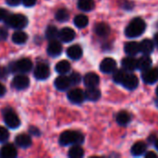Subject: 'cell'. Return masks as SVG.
<instances>
[{
  "mask_svg": "<svg viewBox=\"0 0 158 158\" xmlns=\"http://www.w3.org/2000/svg\"><path fill=\"white\" fill-rule=\"evenodd\" d=\"M146 25L143 19L135 18L133 19L125 30V34L129 38H136L142 35L145 31Z\"/></svg>",
  "mask_w": 158,
  "mask_h": 158,
  "instance_id": "obj_1",
  "label": "cell"
},
{
  "mask_svg": "<svg viewBox=\"0 0 158 158\" xmlns=\"http://www.w3.org/2000/svg\"><path fill=\"white\" fill-rule=\"evenodd\" d=\"M84 142L82 133L74 131H66L61 133L59 137V143L63 146L70 144H81Z\"/></svg>",
  "mask_w": 158,
  "mask_h": 158,
  "instance_id": "obj_2",
  "label": "cell"
},
{
  "mask_svg": "<svg viewBox=\"0 0 158 158\" xmlns=\"http://www.w3.org/2000/svg\"><path fill=\"white\" fill-rule=\"evenodd\" d=\"M4 20L6 25L17 30L23 29L28 24L27 18L21 14H7V16Z\"/></svg>",
  "mask_w": 158,
  "mask_h": 158,
  "instance_id": "obj_3",
  "label": "cell"
},
{
  "mask_svg": "<svg viewBox=\"0 0 158 158\" xmlns=\"http://www.w3.org/2000/svg\"><path fill=\"white\" fill-rule=\"evenodd\" d=\"M32 69V62L29 58H21L15 63L10 64L9 69L12 72L19 71L21 73L29 72Z\"/></svg>",
  "mask_w": 158,
  "mask_h": 158,
  "instance_id": "obj_4",
  "label": "cell"
},
{
  "mask_svg": "<svg viewBox=\"0 0 158 158\" xmlns=\"http://www.w3.org/2000/svg\"><path fill=\"white\" fill-rule=\"evenodd\" d=\"M4 120H5L6 125L9 129H13V130L17 129L20 125L19 117L11 109H6V111L4 113Z\"/></svg>",
  "mask_w": 158,
  "mask_h": 158,
  "instance_id": "obj_5",
  "label": "cell"
},
{
  "mask_svg": "<svg viewBox=\"0 0 158 158\" xmlns=\"http://www.w3.org/2000/svg\"><path fill=\"white\" fill-rule=\"evenodd\" d=\"M68 98L73 104H81L85 100V94L81 89L75 88L68 93Z\"/></svg>",
  "mask_w": 158,
  "mask_h": 158,
  "instance_id": "obj_6",
  "label": "cell"
},
{
  "mask_svg": "<svg viewBox=\"0 0 158 158\" xmlns=\"http://www.w3.org/2000/svg\"><path fill=\"white\" fill-rule=\"evenodd\" d=\"M143 81L147 84H154L158 81V68L148 69L142 75Z\"/></svg>",
  "mask_w": 158,
  "mask_h": 158,
  "instance_id": "obj_7",
  "label": "cell"
},
{
  "mask_svg": "<svg viewBox=\"0 0 158 158\" xmlns=\"http://www.w3.org/2000/svg\"><path fill=\"white\" fill-rule=\"evenodd\" d=\"M121 84L123 85L124 88L128 90H134L138 87L139 84V80L136 75L132 73H127L125 78L123 79Z\"/></svg>",
  "mask_w": 158,
  "mask_h": 158,
  "instance_id": "obj_8",
  "label": "cell"
},
{
  "mask_svg": "<svg viewBox=\"0 0 158 158\" xmlns=\"http://www.w3.org/2000/svg\"><path fill=\"white\" fill-rule=\"evenodd\" d=\"M30 84V80L25 75H17L12 81V86L17 90H24L28 88Z\"/></svg>",
  "mask_w": 158,
  "mask_h": 158,
  "instance_id": "obj_9",
  "label": "cell"
},
{
  "mask_svg": "<svg viewBox=\"0 0 158 158\" xmlns=\"http://www.w3.org/2000/svg\"><path fill=\"white\" fill-rule=\"evenodd\" d=\"M117 63L111 57H106L100 63V70L104 73H111L116 70Z\"/></svg>",
  "mask_w": 158,
  "mask_h": 158,
  "instance_id": "obj_10",
  "label": "cell"
},
{
  "mask_svg": "<svg viewBox=\"0 0 158 158\" xmlns=\"http://www.w3.org/2000/svg\"><path fill=\"white\" fill-rule=\"evenodd\" d=\"M34 76L37 80H46L50 76V69L45 64H39L34 69Z\"/></svg>",
  "mask_w": 158,
  "mask_h": 158,
  "instance_id": "obj_11",
  "label": "cell"
},
{
  "mask_svg": "<svg viewBox=\"0 0 158 158\" xmlns=\"http://www.w3.org/2000/svg\"><path fill=\"white\" fill-rule=\"evenodd\" d=\"M71 85L69 77L65 76L64 74H61V76L57 77L55 80V86L58 91H66L68 90Z\"/></svg>",
  "mask_w": 158,
  "mask_h": 158,
  "instance_id": "obj_12",
  "label": "cell"
},
{
  "mask_svg": "<svg viewBox=\"0 0 158 158\" xmlns=\"http://www.w3.org/2000/svg\"><path fill=\"white\" fill-rule=\"evenodd\" d=\"M75 36L76 34H75L74 30H72L71 28H68V27L63 28L58 32V38L64 43H69L73 41Z\"/></svg>",
  "mask_w": 158,
  "mask_h": 158,
  "instance_id": "obj_13",
  "label": "cell"
},
{
  "mask_svg": "<svg viewBox=\"0 0 158 158\" xmlns=\"http://www.w3.org/2000/svg\"><path fill=\"white\" fill-rule=\"evenodd\" d=\"M121 65L126 71H133L136 69H138V59L134 58L131 56H129L128 57L123 58Z\"/></svg>",
  "mask_w": 158,
  "mask_h": 158,
  "instance_id": "obj_14",
  "label": "cell"
},
{
  "mask_svg": "<svg viewBox=\"0 0 158 158\" xmlns=\"http://www.w3.org/2000/svg\"><path fill=\"white\" fill-rule=\"evenodd\" d=\"M83 82H84V84H85V86L87 88H89V87H96L100 82V79H99V77H98V75L96 73L89 72L84 76Z\"/></svg>",
  "mask_w": 158,
  "mask_h": 158,
  "instance_id": "obj_15",
  "label": "cell"
},
{
  "mask_svg": "<svg viewBox=\"0 0 158 158\" xmlns=\"http://www.w3.org/2000/svg\"><path fill=\"white\" fill-rule=\"evenodd\" d=\"M47 53L51 56H58L62 53V45L58 41L52 40L47 46Z\"/></svg>",
  "mask_w": 158,
  "mask_h": 158,
  "instance_id": "obj_16",
  "label": "cell"
},
{
  "mask_svg": "<svg viewBox=\"0 0 158 158\" xmlns=\"http://www.w3.org/2000/svg\"><path fill=\"white\" fill-rule=\"evenodd\" d=\"M67 55L69 58L73 59V60H78L82 56V49L80 45L78 44H74L71 45L68 48L67 50Z\"/></svg>",
  "mask_w": 158,
  "mask_h": 158,
  "instance_id": "obj_17",
  "label": "cell"
},
{
  "mask_svg": "<svg viewBox=\"0 0 158 158\" xmlns=\"http://www.w3.org/2000/svg\"><path fill=\"white\" fill-rule=\"evenodd\" d=\"M17 150L12 144H6L0 151V156L3 158H14L17 156Z\"/></svg>",
  "mask_w": 158,
  "mask_h": 158,
  "instance_id": "obj_18",
  "label": "cell"
},
{
  "mask_svg": "<svg viewBox=\"0 0 158 158\" xmlns=\"http://www.w3.org/2000/svg\"><path fill=\"white\" fill-rule=\"evenodd\" d=\"M124 51L127 55L134 56L137 54H139L141 52L140 50V44L137 42H129L125 44L124 47Z\"/></svg>",
  "mask_w": 158,
  "mask_h": 158,
  "instance_id": "obj_19",
  "label": "cell"
},
{
  "mask_svg": "<svg viewBox=\"0 0 158 158\" xmlns=\"http://www.w3.org/2000/svg\"><path fill=\"white\" fill-rule=\"evenodd\" d=\"M84 94H85V99H87L89 101H93V102L99 100L101 97V92L96 87L87 88V90L84 92Z\"/></svg>",
  "mask_w": 158,
  "mask_h": 158,
  "instance_id": "obj_20",
  "label": "cell"
},
{
  "mask_svg": "<svg viewBox=\"0 0 158 158\" xmlns=\"http://www.w3.org/2000/svg\"><path fill=\"white\" fill-rule=\"evenodd\" d=\"M155 48V44L152 40L150 39H144L141 44H140V50L141 53H143V55H151V53H153Z\"/></svg>",
  "mask_w": 158,
  "mask_h": 158,
  "instance_id": "obj_21",
  "label": "cell"
},
{
  "mask_svg": "<svg viewBox=\"0 0 158 158\" xmlns=\"http://www.w3.org/2000/svg\"><path fill=\"white\" fill-rule=\"evenodd\" d=\"M16 144L21 148H28L31 145V138L27 134H19L15 139Z\"/></svg>",
  "mask_w": 158,
  "mask_h": 158,
  "instance_id": "obj_22",
  "label": "cell"
},
{
  "mask_svg": "<svg viewBox=\"0 0 158 158\" xmlns=\"http://www.w3.org/2000/svg\"><path fill=\"white\" fill-rule=\"evenodd\" d=\"M147 146L143 142H138L134 143L131 147V155L134 156H141L146 153Z\"/></svg>",
  "mask_w": 158,
  "mask_h": 158,
  "instance_id": "obj_23",
  "label": "cell"
},
{
  "mask_svg": "<svg viewBox=\"0 0 158 158\" xmlns=\"http://www.w3.org/2000/svg\"><path fill=\"white\" fill-rule=\"evenodd\" d=\"M151 66H152V59L150 58L149 56L143 55V56H141L138 59V69L144 71V70L150 69Z\"/></svg>",
  "mask_w": 158,
  "mask_h": 158,
  "instance_id": "obj_24",
  "label": "cell"
},
{
  "mask_svg": "<svg viewBox=\"0 0 158 158\" xmlns=\"http://www.w3.org/2000/svg\"><path fill=\"white\" fill-rule=\"evenodd\" d=\"M94 32L101 37H106L110 32V28L106 23H98L94 27Z\"/></svg>",
  "mask_w": 158,
  "mask_h": 158,
  "instance_id": "obj_25",
  "label": "cell"
},
{
  "mask_svg": "<svg viewBox=\"0 0 158 158\" xmlns=\"http://www.w3.org/2000/svg\"><path fill=\"white\" fill-rule=\"evenodd\" d=\"M131 115L127 111H120L117 115V122L121 126H126L131 122Z\"/></svg>",
  "mask_w": 158,
  "mask_h": 158,
  "instance_id": "obj_26",
  "label": "cell"
},
{
  "mask_svg": "<svg viewBox=\"0 0 158 158\" xmlns=\"http://www.w3.org/2000/svg\"><path fill=\"white\" fill-rule=\"evenodd\" d=\"M27 40H28V35L22 31H18L14 32L12 35V41H13V43H15L17 44H22L26 43Z\"/></svg>",
  "mask_w": 158,
  "mask_h": 158,
  "instance_id": "obj_27",
  "label": "cell"
},
{
  "mask_svg": "<svg viewBox=\"0 0 158 158\" xmlns=\"http://www.w3.org/2000/svg\"><path fill=\"white\" fill-rule=\"evenodd\" d=\"M84 156V150L80 144H74L69 151V156L70 158H81Z\"/></svg>",
  "mask_w": 158,
  "mask_h": 158,
  "instance_id": "obj_28",
  "label": "cell"
},
{
  "mask_svg": "<svg viewBox=\"0 0 158 158\" xmlns=\"http://www.w3.org/2000/svg\"><path fill=\"white\" fill-rule=\"evenodd\" d=\"M56 70L59 74H66L70 70V64L67 60H61L56 65Z\"/></svg>",
  "mask_w": 158,
  "mask_h": 158,
  "instance_id": "obj_29",
  "label": "cell"
},
{
  "mask_svg": "<svg viewBox=\"0 0 158 158\" xmlns=\"http://www.w3.org/2000/svg\"><path fill=\"white\" fill-rule=\"evenodd\" d=\"M78 7L82 11H91L94 8V0H79Z\"/></svg>",
  "mask_w": 158,
  "mask_h": 158,
  "instance_id": "obj_30",
  "label": "cell"
},
{
  "mask_svg": "<svg viewBox=\"0 0 158 158\" xmlns=\"http://www.w3.org/2000/svg\"><path fill=\"white\" fill-rule=\"evenodd\" d=\"M88 23H89V19L85 15L80 14L74 18V24L76 27H78L80 29L85 28L88 25Z\"/></svg>",
  "mask_w": 158,
  "mask_h": 158,
  "instance_id": "obj_31",
  "label": "cell"
},
{
  "mask_svg": "<svg viewBox=\"0 0 158 158\" xmlns=\"http://www.w3.org/2000/svg\"><path fill=\"white\" fill-rule=\"evenodd\" d=\"M58 30L56 29V27L55 26H48L46 31H45V36L48 40H55L56 37H58Z\"/></svg>",
  "mask_w": 158,
  "mask_h": 158,
  "instance_id": "obj_32",
  "label": "cell"
},
{
  "mask_svg": "<svg viewBox=\"0 0 158 158\" xmlns=\"http://www.w3.org/2000/svg\"><path fill=\"white\" fill-rule=\"evenodd\" d=\"M128 72L124 69H116L115 72H114V75H113V80L116 83H118V84H121L123 79L125 78L126 74Z\"/></svg>",
  "mask_w": 158,
  "mask_h": 158,
  "instance_id": "obj_33",
  "label": "cell"
},
{
  "mask_svg": "<svg viewBox=\"0 0 158 158\" xmlns=\"http://www.w3.org/2000/svg\"><path fill=\"white\" fill-rule=\"evenodd\" d=\"M69 13L65 8L58 9L56 13V20H58L60 22L67 21L69 19Z\"/></svg>",
  "mask_w": 158,
  "mask_h": 158,
  "instance_id": "obj_34",
  "label": "cell"
},
{
  "mask_svg": "<svg viewBox=\"0 0 158 158\" xmlns=\"http://www.w3.org/2000/svg\"><path fill=\"white\" fill-rule=\"evenodd\" d=\"M69 80L71 82V85H77L81 81V76L79 72H72L69 75Z\"/></svg>",
  "mask_w": 158,
  "mask_h": 158,
  "instance_id": "obj_35",
  "label": "cell"
},
{
  "mask_svg": "<svg viewBox=\"0 0 158 158\" xmlns=\"http://www.w3.org/2000/svg\"><path fill=\"white\" fill-rule=\"evenodd\" d=\"M9 138V132L8 131L4 128V127H0V143H6Z\"/></svg>",
  "mask_w": 158,
  "mask_h": 158,
  "instance_id": "obj_36",
  "label": "cell"
},
{
  "mask_svg": "<svg viewBox=\"0 0 158 158\" xmlns=\"http://www.w3.org/2000/svg\"><path fill=\"white\" fill-rule=\"evenodd\" d=\"M8 75V69L5 67H0V79L4 80Z\"/></svg>",
  "mask_w": 158,
  "mask_h": 158,
  "instance_id": "obj_37",
  "label": "cell"
},
{
  "mask_svg": "<svg viewBox=\"0 0 158 158\" xmlns=\"http://www.w3.org/2000/svg\"><path fill=\"white\" fill-rule=\"evenodd\" d=\"M7 31L5 28H0V41H5L7 38Z\"/></svg>",
  "mask_w": 158,
  "mask_h": 158,
  "instance_id": "obj_38",
  "label": "cell"
},
{
  "mask_svg": "<svg viewBox=\"0 0 158 158\" xmlns=\"http://www.w3.org/2000/svg\"><path fill=\"white\" fill-rule=\"evenodd\" d=\"M37 0H22V4L25 6H32L36 4Z\"/></svg>",
  "mask_w": 158,
  "mask_h": 158,
  "instance_id": "obj_39",
  "label": "cell"
},
{
  "mask_svg": "<svg viewBox=\"0 0 158 158\" xmlns=\"http://www.w3.org/2000/svg\"><path fill=\"white\" fill-rule=\"evenodd\" d=\"M6 1L7 5L14 6H18V5H19V4H20V2H21L22 0H6Z\"/></svg>",
  "mask_w": 158,
  "mask_h": 158,
  "instance_id": "obj_40",
  "label": "cell"
},
{
  "mask_svg": "<svg viewBox=\"0 0 158 158\" xmlns=\"http://www.w3.org/2000/svg\"><path fill=\"white\" fill-rule=\"evenodd\" d=\"M29 130H30V132H31V134H32V135H35V136H39V135H40V131H39V130H38L37 128L31 127Z\"/></svg>",
  "mask_w": 158,
  "mask_h": 158,
  "instance_id": "obj_41",
  "label": "cell"
},
{
  "mask_svg": "<svg viewBox=\"0 0 158 158\" xmlns=\"http://www.w3.org/2000/svg\"><path fill=\"white\" fill-rule=\"evenodd\" d=\"M7 12H6V10H5L4 8H1L0 7V20H3V19H6V17L7 16Z\"/></svg>",
  "mask_w": 158,
  "mask_h": 158,
  "instance_id": "obj_42",
  "label": "cell"
},
{
  "mask_svg": "<svg viewBox=\"0 0 158 158\" xmlns=\"http://www.w3.org/2000/svg\"><path fill=\"white\" fill-rule=\"evenodd\" d=\"M144 156H145V157L146 158H157L158 157L157 154H156V153H154V152H148V153L144 154Z\"/></svg>",
  "mask_w": 158,
  "mask_h": 158,
  "instance_id": "obj_43",
  "label": "cell"
},
{
  "mask_svg": "<svg viewBox=\"0 0 158 158\" xmlns=\"http://www.w3.org/2000/svg\"><path fill=\"white\" fill-rule=\"evenodd\" d=\"M6 87H5L3 84H1V83H0V97L4 96V95H5V94H6Z\"/></svg>",
  "mask_w": 158,
  "mask_h": 158,
  "instance_id": "obj_44",
  "label": "cell"
},
{
  "mask_svg": "<svg viewBox=\"0 0 158 158\" xmlns=\"http://www.w3.org/2000/svg\"><path fill=\"white\" fill-rule=\"evenodd\" d=\"M154 40H155V43H156V46L158 47V32H156V35H155V38H154Z\"/></svg>",
  "mask_w": 158,
  "mask_h": 158,
  "instance_id": "obj_45",
  "label": "cell"
},
{
  "mask_svg": "<svg viewBox=\"0 0 158 158\" xmlns=\"http://www.w3.org/2000/svg\"><path fill=\"white\" fill-rule=\"evenodd\" d=\"M155 146H156V150L158 151V139L156 141V143H155Z\"/></svg>",
  "mask_w": 158,
  "mask_h": 158,
  "instance_id": "obj_46",
  "label": "cell"
},
{
  "mask_svg": "<svg viewBox=\"0 0 158 158\" xmlns=\"http://www.w3.org/2000/svg\"><path fill=\"white\" fill-rule=\"evenodd\" d=\"M156 94H157V96H158V86H157V88H156Z\"/></svg>",
  "mask_w": 158,
  "mask_h": 158,
  "instance_id": "obj_47",
  "label": "cell"
}]
</instances>
